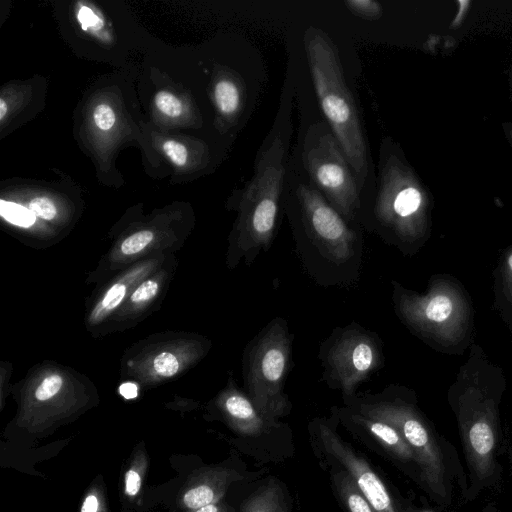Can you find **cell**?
Wrapping results in <instances>:
<instances>
[{
  "instance_id": "obj_29",
  "label": "cell",
  "mask_w": 512,
  "mask_h": 512,
  "mask_svg": "<svg viewBox=\"0 0 512 512\" xmlns=\"http://www.w3.org/2000/svg\"><path fill=\"white\" fill-rule=\"evenodd\" d=\"M119 392L125 399H133L138 394V388L134 383L126 382L120 385Z\"/></svg>"
},
{
  "instance_id": "obj_4",
  "label": "cell",
  "mask_w": 512,
  "mask_h": 512,
  "mask_svg": "<svg viewBox=\"0 0 512 512\" xmlns=\"http://www.w3.org/2000/svg\"><path fill=\"white\" fill-rule=\"evenodd\" d=\"M356 411L393 426L413 451L421 479L433 497L449 504L451 473L448 460L434 433L410 404L377 395L360 400Z\"/></svg>"
},
{
  "instance_id": "obj_5",
  "label": "cell",
  "mask_w": 512,
  "mask_h": 512,
  "mask_svg": "<svg viewBox=\"0 0 512 512\" xmlns=\"http://www.w3.org/2000/svg\"><path fill=\"white\" fill-rule=\"evenodd\" d=\"M303 164L311 184L346 220L360 207V187L338 140L329 126H309L303 145Z\"/></svg>"
},
{
  "instance_id": "obj_2",
  "label": "cell",
  "mask_w": 512,
  "mask_h": 512,
  "mask_svg": "<svg viewBox=\"0 0 512 512\" xmlns=\"http://www.w3.org/2000/svg\"><path fill=\"white\" fill-rule=\"evenodd\" d=\"M304 45L321 109L361 189L368 175L367 144L337 48L324 31L315 27L306 30Z\"/></svg>"
},
{
  "instance_id": "obj_13",
  "label": "cell",
  "mask_w": 512,
  "mask_h": 512,
  "mask_svg": "<svg viewBox=\"0 0 512 512\" xmlns=\"http://www.w3.org/2000/svg\"><path fill=\"white\" fill-rule=\"evenodd\" d=\"M218 112L228 121H234L245 103V87L240 78L224 76L218 79L213 88Z\"/></svg>"
},
{
  "instance_id": "obj_18",
  "label": "cell",
  "mask_w": 512,
  "mask_h": 512,
  "mask_svg": "<svg viewBox=\"0 0 512 512\" xmlns=\"http://www.w3.org/2000/svg\"><path fill=\"white\" fill-rule=\"evenodd\" d=\"M127 288L124 284L116 283L106 292L102 301L93 313V317L98 319L115 309L126 295Z\"/></svg>"
},
{
  "instance_id": "obj_9",
  "label": "cell",
  "mask_w": 512,
  "mask_h": 512,
  "mask_svg": "<svg viewBox=\"0 0 512 512\" xmlns=\"http://www.w3.org/2000/svg\"><path fill=\"white\" fill-rule=\"evenodd\" d=\"M422 194L393 157L381 155L374 214L383 226L403 240L419 234Z\"/></svg>"
},
{
  "instance_id": "obj_19",
  "label": "cell",
  "mask_w": 512,
  "mask_h": 512,
  "mask_svg": "<svg viewBox=\"0 0 512 512\" xmlns=\"http://www.w3.org/2000/svg\"><path fill=\"white\" fill-rule=\"evenodd\" d=\"M216 497V491L209 485H200L186 492L183 501L189 508H201L209 505Z\"/></svg>"
},
{
  "instance_id": "obj_20",
  "label": "cell",
  "mask_w": 512,
  "mask_h": 512,
  "mask_svg": "<svg viewBox=\"0 0 512 512\" xmlns=\"http://www.w3.org/2000/svg\"><path fill=\"white\" fill-rule=\"evenodd\" d=\"M154 238L150 230H141L127 237L121 244L120 250L125 255H131L143 250Z\"/></svg>"
},
{
  "instance_id": "obj_25",
  "label": "cell",
  "mask_w": 512,
  "mask_h": 512,
  "mask_svg": "<svg viewBox=\"0 0 512 512\" xmlns=\"http://www.w3.org/2000/svg\"><path fill=\"white\" fill-rule=\"evenodd\" d=\"M162 148L174 165L181 167L186 164L188 153L183 144L175 140H168L163 143Z\"/></svg>"
},
{
  "instance_id": "obj_34",
  "label": "cell",
  "mask_w": 512,
  "mask_h": 512,
  "mask_svg": "<svg viewBox=\"0 0 512 512\" xmlns=\"http://www.w3.org/2000/svg\"><path fill=\"white\" fill-rule=\"evenodd\" d=\"M483 512H497V510H496L492 505H487V506L483 509Z\"/></svg>"
},
{
  "instance_id": "obj_17",
  "label": "cell",
  "mask_w": 512,
  "mask_h": 512,
  "mask_svg": "<svg viewBox=\"0 0 512 512\" xmlns=\"http://www.w3.org/2000/svg\"><path fill=\"white\" fill-rule=\"evenodd\" d=\"M344 4L352 14L366 20H377L384 12L383 6L374 0H345Z\"/></svg>"
},
{
  "instance_id": "obj_24",
  "label": "cell",
  "mask_w": 512,
  "mask_h": 512,
  "mask_svg": "<svg viewBox=\"0 0 512 512\" xmlns=\"http://www.w3.org/2000/svg\"><path fill=\"white\" fill-rule=\"evenodd\" d=\"M35 216L45 220L53 219L57 214L54 203L47 197L33 198L28 207Z\"/></svg>"
},
{
  "instance_id": "obj_3",
  "label": "cell",
  "mask_w": 512,
  "mask_h": 512,
  "mask_svg": "<svg viewBox=\"0 0 512 512\" xmlns=\"http://www.w3.org/2000/svg\"><path fill=\"white\" fill-rule=\"evenodd\" d=\"M291 345L292 335L287 323L277 317L250 341L245 355L248 396L262 415L274 424L288 414L291 406L284 390Z\"/></svg>"
},
{
  "instance_id": "obj_10",
  "label": "cell",
  "mask_w": 512,
  "mask_h": 512,
  "mask_svg": "<svg viewBox=\"0 0 512 512\" xmlns=\"http://www.w3.org/2000/svg\"><path fill=\"white\" fill-rule=\"evenodd\" d=\"M325 454L354 480L375 512H397L395 504L382 479L360 454L336 433L324 420L314 423Z\"/></svg>"
},
{
  "instance_id": "obj_33",
  "label": "cell",
  "mask_w": 512,
  "mask_h": 512,
  "mask_svg": "<svg viewBox=\"0 0 512 512\" xmlns=\"http://www.w3.org/2000/svg\"><path fill=\"white\" fill-rule=\"evenodd\" d=\"M507 268H508V274L511 275L510 277L512 280V253L507 258Z\"/></svg>"
},
{
  "instance_id": "obj_26",
  "label": "cell",
  "mask_w": 512,
  "mask_h": 512,
  "mask_svg": "<svg viewBox=\"0 0 512 512\" xmlns=\"http://www.w3.org/2000/svg\"><path fill=\"white\" fill-rule=\"evenodd\" d=\"M93 119L100 130H110L116 121L115 113L108 104H99L93 112Z\"/></svg>"
},
{
  "instance_id": "obj_32",
  "label": "cell",
  "mask_w": 512,
  "mask_h": 512,
  "mask_svg": "<svg viewBox=\"0 0 512 512\" xmlns=\"http://www.w3.org/2000/svg\"><path fill=\"white\" fill-rule=\"evenodd\" d=\"M8 106L3 98H0V121H2L7 114Z\"/></svg>"
},
{
  "instance_id": "obj_1",
  "label": "cell",
  "mask_w": 512,
  "mask_h": 512,
  "mask_svg": "<svg viewBox=\"0 0 512 512\" xmlns=\"http://www.w3.org/2000/svg\"><path fill=\"white\" fill-rule=\"evenodd\" d=\"M289 106L290 101L282 99L277 121L258 154L253 176L240 200L235 253L236 260L244 256L248 264L270 247L274 237L291 132Z\"/></svg>"
},
{
  "instance_id": "obj_22",
  "label": "cell",
  "mask_w": 512,
  "mask_h": 512,
  "mask_svg": "<svg viewBox=\"0 0 512 512\" xmlns=\"http://www.w3.org/2000/svg\"><path fill=\"white\" fill-rule=\"evenodd\" d=\"M153 368L158 375L171 377L178 372L179 362L174 354L162 352L154 358Z\"/></svg>"
},
{
  "instance_id": "obj_8",
  "label": "cell",
  "mask_w": 512,
  "mask_h": 512,
  "mask_svg": "<svg viewBox=\"0 0 512 512\" xmlns=\"http://www.w3.org/2000/svg\"><path fill=\"white\" fill-rule=\"evenodd\" d=\"M296 197L305 231L321 254L338 265L353 258L357 236L340 213L311 183L300 184Z\"/></svg>"
},
{
  "instance_id": "obj_12",
  "label": "cell",
  "mask_w": 512,
  "mask_h": 512,
  "mask_svg": "<svg viewBox=\"0 0 512 512\" xmlns=\"http://www.w3.org/2000/svg\"><path fill=\"white\" fill-rule=\"evenodd\" d=\"M350 419L377 440L387 451L405 462H415V455L402 435L393 426L354 410Z\"/></svg>"
},
{
  "instance_id": "obj_7",
  "label": "cell",
  "mask_w": 512,
  "mask_h": 512,
  "mask_svg": "<svg viewBox=\"0 0 512 512\" xmlns=\"http://www.w3.org/2000/svg\"><path fill=\"white\" fill-rule=\"evenodd\" d=\"M393 299L398 315L414 330L428 337L454 339L462 326L464 309L456 292L433 286L418 295L393 282Z\"/></svg>"
},
{
  "instance_id": "obj_14",
  "label": "cell",
  "mask_w": 512,
  "mask_h": 512,
  "mask_svg": "<svg viewBox=\"0 0 512 512\" xmlns=\"http://www.w3.org/2000/svg\"><path fill=\"white\" fill-rule=\"evenodd\" d=\"M242 512H288V507L279 485L270 481L248 497Z\"/></svg>"
},
{
  "instance_id": "obj_6",
  "label": "cell",
  "mask_w": 512,
  "mask_h": 512,
  "mask_svg": "<svg viewBox=\"0 0 512 512\" xmlns=\"http://www.w3.org/2000/svg\"><path fill=\"white\" fill-rule=\"evenodd\" d=\"M320 359L324 380L352 398L357 387L380 368L383 352L375 334L353 323L333 331L321 347Z\"/></svg>"
},
{
  "instance_id": "obj_31",
  "label": "cell",
  "mask_w": 512,
  "mask_h": 512,
  "mask_svg": "<svg viewBox=\"0 0 512 512\" xmlns=\"http://www.w3.org/2000/svg\"><path fill=\"white\" fill-rule=\"evenodd\" d=\"M196 512H220V508L214 504H209L199 508Z\"/></svg>"
},
{
  "instance_id": "obj_15",
  "label": "cell",
  "mask_w": 512,
  "mask_h": 512,
  "mask_svg": "<svg viewBox=\"0 0 512 512\" xmlns=\"http://www.w3.org/2000/svg\"><path fill=\"white\" fill-rule=\"evenodd\" d=\"M332 478L334 486L349 512H375L353 478L344 469L341 468L334 472Z\"/></svg>"
},
{
  "instance_id": "obj_16",
  "label": "cell",
  "mask_w": 512,
  "mask_h": 512,
  "mask_svg": "<svg viewBox=\"0 0 512 512\" xmlns=\"http://www.w3.org/2000/svg\"><path fill=\"white\" fill-rule=\"evenodd\" d=\"M0 214L8 222L21 227L32 226L36 217L29 208L4 200L0 202Z\"/></svg>"
},
{
  "instance_id": "obj_35",
  "label": "cell",
  "mask_w": 512,
  "mask_h": 512,
  "mask_svg": "<svg viewBox=\"0 0 512 512\" xmlns=\"http://www.w3.org/2000/svg\"><path fill=\"white\" fill-rule=\"evenodd\" d=\"M418 512H434V511H432V510H427V509H423V510H420V511H418Z\"/></svg>"
},
{
  "instance_id": "obj_30",
  "label": "cell",
  "mask_w": 512,
  "mask_h": 512,
  "mask_svg": "<svg viewBox=\"0 0 512 512\" xmlns=\"http://www.w3.org/2000/svg\"><path fill=\"white\" fill-rule=\"evenodd\" d=\"M98 509V500L96 496L90 495L88 496L81 508V512H97Z\"/></svg>"
},
{
  "instance_id": "obj_11",
  "label": "cell",
  "mask_w": 512,
  "mask_h": 512,
  "mask_svg": "<svg viewBox=\"0 0 512 512\" xmlns=\"http://www.w3.org/2000/svg\"><path fill=\"white\" fill-rule=\"evenodd\" d=\"M222 407L236 429L248 436L260 435L277 425L265 418L250 397L236 387L224 394Z\"/></svg>"
},
{
  "instance_id": "obj_27",
  "label": "cell",
  "mask_w": 512,
  "mask_h": 512,
  "mask_svg": "<svg viewBox=\"0 0 512 512\" xmlns=\"http://www.w3.org/2000/svg\"><path fill=\"white\" fill-rule=\"evenodd\" d=\"M158 283L153 280L144 281L131 295L133 303H141L152 299L158 292Z\"/></svg>"
},
{
  "instance_id": "obj_28",
  "label": "cell",
  "mask_w": 512,
  "mask_h": 512,
  "mask_svg": "<svg viewBox=\"0 0 512 512\" xmlns=\"http://www.w3.org/2000/svg\"><path fill=\"white\" fill-rule=\"evenodd\" d=\"M126 493L134 496L138 493L141 485V479L137 472L130 470L125 476Z\"/></svg>"
},
{
  "instance_id": "obj_23",
  "label": "cell",
  "mask_w": 512,
  "mask_h": 512,
  "mask_svg": "<svg viewBox=\"0 0 512 512\" xmlns=\"http://www.w3.org/2000/svg\"><path fill=\"white\" fill-rule=\"evenodd\" d=\"M63 385V379L58 374L46 377L35 391V397L39 401H45L56 395Z\"/></svg>"
},
{
  "instance_id": "obj_21",
  "label": "cell",
  "mask_w": 512,
  "mask_h": 512,
  "mask_svg": "<svg viewBox=\"0 0 512 512\" xmlns=\"http://www.w3.org/2000/svg\"><path fill=\"white\" fill-rule=\"evenodd\" d=\"M155 104L160 112L169 117H177L182 112L180 100L168 91H159L155 95Z\"/></svg>"
}]
</instances>
